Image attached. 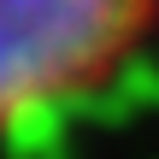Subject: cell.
<instances>
[{
  "instance_id": "obj_1",
  "label": "cell",
  "mask_w": 159,
  "mask_h": 159,
  "mask_svg": "<svg viewBox=\"0 0 159 159\" xmlns=\"http://www.w3.org/2000/svg\"><path fill=\"white\" fill-rule=\"evenodd\" d=\"M148 18L153 0H0V130L100 83Z\"/></svg>"
}]
</instances>
